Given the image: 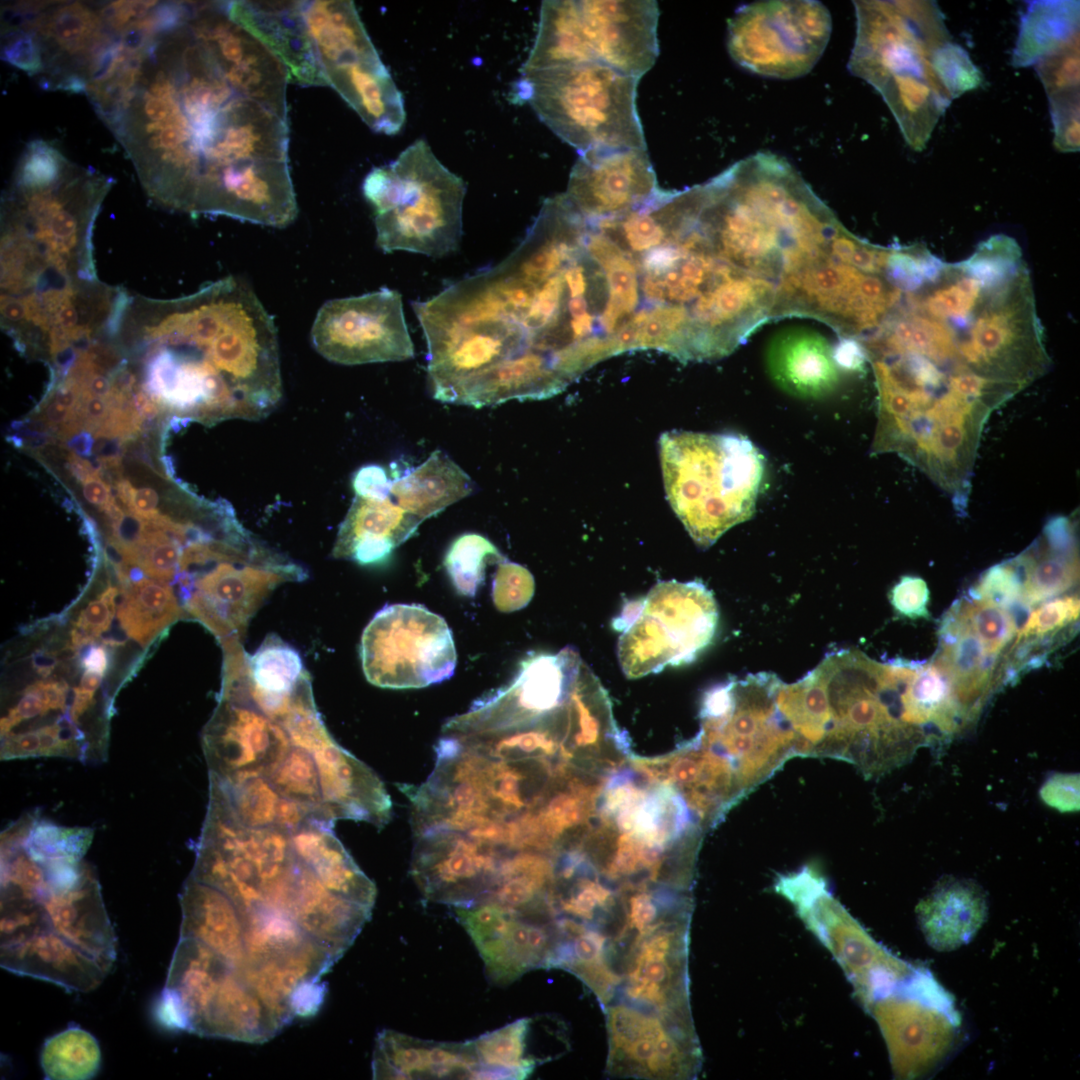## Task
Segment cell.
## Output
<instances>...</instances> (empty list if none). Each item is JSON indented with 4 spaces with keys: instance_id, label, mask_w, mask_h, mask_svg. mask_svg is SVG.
Listing matches in <instances>:
<instances>
[{
    "instance_id": "6da1fadb",
    "label": "cell",
    "mask_w": 1080,
    "mask_h": 1080,
    "mask_svg": "<svg viewBox=\"0 0 1080 1080\" xmlns=\"http://www.w3.org/2000/svg\"><path fill=\"white\" fill-rule=\"evenodd\" d=\"M288 81L229 1L161 2L153 28L120 38L83 93L153 204L282 228L298 214Z\"/></svg>"
},
{
    "instance_id": "7a4b0ae2",
    "label": "cell",
    "mask_w": 1080,
    "mask_h": 1080,
    "mask_svg": "<svg viewBox=\"0 0 1080 1080\" xmlns=\"http://www.w3.org/2000/svg\"><path fill=\"white\" fill-rule=\"evenodd\" d=\"M575 220L564 194L547 198L506 258L412 303L432 384L475 380L501 404L553 397L590 369L571 310Z\"/></svg>"
},
{
    "instance_id": "3957f363",
    "label": "cell",
    "mask_w": 1080,
    "mask_h": 1080,
    "mask_svg": "<svg viewBox=\"0 0 1080 1080\" xmlns=\"http://www.w3.org/2000/svg\"><path fill=\"white\" fill-rule=\"evenodd\" d=\"M115 339L132 389L187 421L260 420L282 398L274 320L240 278L172 299L129 294Z\"/></svg>"
},
{
    "instance_id": "277c9868",
    "label": "cell",
    "mask_w": 1080,
    "mask_h": 1080,
    "mask_svg": "<svg viewBox=\"0 0 1080 1080\" xmlns=\"http://www.w3.org/2000/svg\"><path fill=\"white\" fill-rule=\"evenodd\" d=\"M84 855L18 828L2 832V968L80 992L109 974L116 937Z\"/></svg>"
},
{
    "instance_id": "5b68a950",
    "label": "cell",
    "mask_w": 1080,
    "mask_h": 1080,
    "mask_svg": "<svg viewBox=\"0 0 1080 1080\" xmlns=\"http://www.w3.org/2000/svg\"><path fill=\"white\" fill-rule=\"evenodd\" d=\"M114 180L46 140L23 150L1 198V299L55 303L93 294V232Z\"/></svg>"
},
{
    "instance_id": "8992f818",
    "label": "cell",
    "mask_w": 1080,
    "mask_h": 1080,
    "mask_svg": "<svg viewBox=\"0 0 1080 1080\" xmlns=\"http://www.w3.org/2000/svg\"><path fill=\"white\" fill-rule=\"evenodd\" d=\"M916 666L876 662L855 649L828 652L812 670L823 692L815 757L843 760L866 778L905 764L926 736L907 718L904 693Z\"/></svg>"
},
{
    "instance_id": "52a82bcc",
    "label": "cell",
    "mask_w": 1080,
    "mask_h": 1080,
    "mask_svg": "<svg viewBox=\"0 0 1080 1080\" xmlns=\"http://www.w3.org/2000/svg\"><path fill=\"white\" fill-rule=\"evenodd\" d=\"M659 454L666 498L696 544L707 548L751 518L765 460L747 437L667 431Z\"/></svg>"
},
{
    "instance_id": "ba28073f",
    "label": "cell",
    "mask_w": 1080,
    "mask_h": 1080,
    "mask_svg": "<svg viewBox=\"0 0 1080 1080\" xmlns=\"http://www.w3.org/2000/svg\"><path fill=\"white\" fill-rule=\"evenodd\" d=\"M362 191L374 209L376 244L384 252L442 257L459 247L466 184L425 140L373 168Z\"/></svg>"
},
{
    "instance_id": "9c48e42d",
    "label": "cell",
    "mask_w": 1080,
    "mask_h": 1080,
    "mask_svg": "<svg viewBox=\"0 0 1080 1080\" xmlns=\"http://www.w3.org/2000/svg\"><path fill=\"white\" fill-rule=\"evenodd\" d=\"M638 81L589 62L521 72L514 95L578 154L597 148H646L636 106Z\"/></svg>"
},
{
    "instance_id": "30bf717a",
    "label": "cell",
    "mask_w": 1080,
    "mask_h": 1080,
    "mask_svg": "<svg viewBox=\"0 0 1080 1080\" xmlns=\"http://www.w3.org/2000/svg\"><path fill=\"white\" fill-rule=\"evenodd\" d=\"M779 680L769 672L730 677L702 697L694 738L730 763L745 796L797 756L795 734L776 702Z\"/></svg>"
},
{
    "instance_id": "8fae6325",
    "label": "cell",
    "mask_w": 1080,
    "mask_h": 1080,
    "mask_svg": "<svg viewBox=\"0 0 1080 1080\" xmlns=\"http://www.w3.org/2000/svg\"><path fill=\"white\" fill-rule=\"evenodd\" d=\"M326 83L374 132L394 135L406 118L401 92L381 61L353 1H302Z\"/></svg>"
},
{
    "instance_id": "7c38bea8",
    "label": "cell",
    "mask_w": 1080,
    "mask_h": 1080,
    "mask_svg": "<svg viewBox=\"0 0 1080 1080\" xmlns=\"http://www.w3.org/2000/svg\"><path fill=\"white\" fill-rule=\"evenodd\" d=\"M714 595L701 581H660L627 601L612 626L620 631L617 656L630 679L693 662L716 633Z\"/></svg>"
},
{
    "instance_id": "4fadbf2b",
    "label": "cell",
    "mask_w": 1080,
    "mask_h": 1080,
    "mask_svg": "<svg viewBox=\"0 0 1080 1080\" xmlns=\"http://www.w3.org/2000/svg\"><path fill=\"white\" fill-rule=\"evenodd\" d=\"M831 16L818 1H760L729 20L727 47L744 69L770 78L804 76L830 39Z\"/></svg>"
},
{
    "instance_id": "5bb4252c",
    "label": "cell",
    "mask_w": 1080,
    "mask_h": 1080,
    "mask_svg": "<svg viewBox=\"0 0 1080 1080\" xmlns=\"http://www.w3.org/2000/svg\"><path fill=\"white\" fill-rule=\"evenodd\" d=\"M360 658L366 679L390 689L422 688L449 679L457 655L451 630L418 604H393L365 627Z\"/></svg>"
},
{
    "instance_id": "9a60e30c",
    "label": "cell",
    "mask_w": 1080,
    "mask_h": 1080,
    "mask_svg": "<svg viewBox=\"0 0 1080 1080\" xmlns=\"http://www.w3.org/2000/svg\"><path fill=\"white\" fill-rule=\"evenodd\" d=\"M857 32L848 68L878 92L914 76H934L930 57L950 41L931 1H854ZM936 78V77H935Z\"/></svg>"
},
{
    "instance_id": "2e32d148",
    "label": "cell",
    "mask_w": 1080,
    "mask_h": 1080,
    "mask_svg": "<svg viewBox=\"0 0 1080 1080\" xmlns=\"http://www.w3.org/2000/svg\"><path fill=\"white\" fill-rule=\"evenodd\" d=\"M5 26L33 37L42 62L38 79L43 88L73 93H83L119 35L108 27L100 4L78 1L13 5L5 12Z\"/></svg>"
},
{
    "instance_id": "e0dca14e",
    "label": "cell",
    "mask_w": 1080,
    "mask_h": 1080,
    "mask_svg": "<svg viewBox=\"0 0 1080 1080\" xmlns=\"http://www.w3.org/2000/svg\"><path fill=\"white\" fill-rule=\"evenodd\" d=\"M311 340L320 355L342 365L414 356L401 294L389 288L325 302L313 322Z\"/></svg>"
},
{
    "instance_id": "ac0fdd59",
    "label": "cell",
    "mask_w": 1080,
    "mask_h": 1080,
    "mask_svg": "<svg viewBox=\"0 0 1080 1080\" xmlns=\"http://www.w3.org/2000/svg\"><path fill=\"white\" fill-rule=\"evenodd\" d=\"M607 1071L637 1079H691L701 1066V1050L685 1020L629 1004L606 1006Z\"/></svg>"
},
{
    "instance_id": "d6986e66",
    "label": "cell",
    "mask_w": 1080,
    "mask_h": 1080,
    "mask_svg": "<svg viewBox=\"0 0 1080 1080\" xmlns=\"http://www.w3.org/2000/svg\"><path fill=\"white\" fill-rule=\"evenodd\" d=\"M774 890L795 908L805 926L831 952L863 998L877 977L893 974L895 963L864 933L813 867L780 875Z\"/></svg>"
},
{
    "instance_id": "ffe728a7",
    "label": "cell",
    "mask_w": 1080,
    "mask_h": 1080,
    "mask_svg": "<svg viewBox=\"0 0 1080 1080\" xmlns=\"http://www.w3.org/2000/svg\"><path fill=\"white\" fill-rule=\"evenodd\" d=\"M415 836L411 873L426 899L467 908L488 897L506 851L456 831Z\"/></svg>"
},
{
    "instance_id": "44dd1931",
    "label": "cell",
    "mask_w": 1080,
    "mask_h": 1080,
    "mask_svg": "<svg viewBox=\"0 0 1080 1080\" xmlns=\"http://www.w3.org/2000/svg\"><path fill=\"white\" fill-rule=\"evenodd\" d=\"M474 941L490 980L507 984L534 968H547L554 944L553 922L538 920L491 901L455 908Z\"/></svg>"
},
{
    "instance_id": "7402d4cb",
    "label": "cell",
    "mask_w": 1080,
    "mask_h": 1080,
    "mask_svg": "<svg viewBox=\"0 0 1080 1080\" xmlns=\"http://www.w3.org/2000/svg\"><path fill=\"white\" fill-rule=\"evenodd\" d=\"M660 188L646 148H597L579 153L565 195L588 220L622 215Z\"/></svg>"
},
{
    "instance_id": "603a6c76",
    "label": "cell",
    "mask_w": 1080,
    "mask_h": 1080,
    "mask_svg": "<svg viewBox=\"0 0 1080 1080\" xmlns=\"http://www.w3.org/2000/svg\"><path fill=\"white\" fill-rule=\"evenodd\" d=\"M583 30L596 62L641 78L658 53V4L652 0L578 1Z\"/></svg>"
},
{
    "instance_id": "cb8c5ba5",
    "label": "cell",
    "mask_w": 1080,
    "mask_h": 1080,
    "mask_svg": "<svg viewBox=\"0 0 1080 1080\" xmlns=\"http://www.w3.org/2000/svg\"><path fill=\"white\" fill-rule=\"evenodd\" d=\"M230 16L286 68L289 81L326 86L318 67L302 1H229Z\"/></svg>"
},
{
    "instance_id": "d4e9b609",
    "label": "cell",
    "mask_w": 1080,
    "mask_h": 1080,
    "mask_svg": "<svg viewBox=\"0 0 1080 1080\" xmlns=\"http://www.w3.org/2000/svg\"><path fill=\"white\" fill-rule=\"evenodd\" d=\"M765 363L772 381L795 397H825L839 383L834 347L807 328L791 327L776 333L767 345Z\"/></svg>"
},
{
    "instance_id": "484cf974",
    "label": "cell",
    "mask_w": 1080,
    "mask_h": 1080,
    "mask_svg": "<svg viewBox=\"0 0 1080 1080\" xmlns=\"http://www.w3.org/2000/svg\"><path fill=\"white\" fill-rule=\"evenodd\" d=\"M372 1069L376 1079L481 1078L470 1041H427L388 1029L377 1036Z\"/></svg>"
},
{
    "instance_id": "4316f807",
    "label": "cell",
    "mask_w": 1080,
    "mask_h": 1080,
    "mask_svg": "<svg viewBox=\"0 0 1080 1080\" xmlns=\"http://www.w3.org/2000/svg\"><path fill=\"white\" fill-rule=\"evenodd\" d=\"M421 522L391 497L355 496L339 527L332 554L360 565L380 563L408 540Z\"/></svg>"
},
{
    "instance_id": "83f0119b",
    "label": "cell",
    "mask_w": 1080,
    "mask_h": 1080,
    "mask_svg": "<svg viewBox=\"0 0 1080 1080\" xmlns=\"http://www.w3.org/2000/svg\"><path fill=\"white\" fill-rule=\"evenodd\" d=\"M917 918L927 943L938 951L967 944L985 922L987 899L972 880L946 877L917 906Z\"/></svg>"
},
{
    "instance_id": "f1b7e54d",
    "label": "cell",
    "mask_w": 1080,
    "mask_h": 1080,
    "mask_svg": "<svg viewBox=\"0 0 1080 1080\" xmlns=\"http://www.w3.org/2000/svg\"><path fill=\"white\" fill-rule=\"evenodd\" d=\"M469 475L442 450H434L419 466L391 480L390 495L421 521L473 492Z\"/></svg>"
},
{
    "instance_id": "f546056e",
    "label": "cell",
    "mask_w": 1080,
    "mask_h": 1080,
    "mask_svg": "<svg viewBox=\"0 0 1080 1080\" xmlns=\"http://www.w3.org/2000/svg\"><path fill=\"white\" fill-rule=\"evenodd\" d=\"M596 62L583 30L578 1L542 2L535 42L521 72Z\"/></svg>"
},
{
    "instance_id": "4dcf8cb0",
    "label": "cell",
    "mask_w": 1080,
    "mask_h": 1080,
    "mask_svg": "<svg viewBox=\"0 0 1080 1080\" xmlns=\"http://www.w3.org/2000/svg\"><path fill=\"white\" fill-rule=\"evenodd\" d=\"M1078 36V1H1033L1021 18L1012 63L1036 64Z\"/></svg>"
},
{
    "instance_id": "1f68e13d",
    "label": "cell",
    "mask_w": 1080,
    "mask_h": 1080,
    "mask_svg": "<svg viewBox=\"0 0 1080 1080\" xmlns=\"http://www.w3.org/2000/svg\"><path fill=\"white\" fill-rule=\"evenodd\" d=\"M118 620L130 638L147 645L166 627L183 616L170 585L141 578L123 585Z\"/></svg>"
},
{
    "instance_id": "d6a6232c",
    "label": "cell",
    "mask_w": 1080,
    "mask_h": 1080,
    "mask_svg": "<svg viewBox=\"0 0 1080 1080\" xmlns=\"http://www.w3.org/2000/svg\"><path fill=\"white\" fill-rule=\"evenodd\" d=\"M531 1025V1019H520L470 1040L481 1079H523L542 1063L528 1052Z\"/></svg>"
},
{
    "instance_id": "836d02e7",
    "label": "cell",
    "mask_w": 1080,
    "mask_h": 1080,
    "mask_svg": "<svg viewBox=\"0 0 1080 1080\" xmlns=\"http://www.w3.org/2000/svg\"><path fill=\"white\" fill-rule=\"evenodd\" d=\"M40 1063L46 1079H90L100 1068V1047L88 1031L69 1027L45 1041Z\"/></svg>"
},
{
    "instance_id": "e575fe53",
    "label": "cell",
    "mask_w": 1080,
    "mask_h": 1080,
    "mask_svg": "<svg viewBox=\"0 0 1080 1080\" xmlns=\"http://www.w3.org/2000/svg\"><path fill=\"white\" fill-rule=\"evenodd\" d=\"M504 559L489 539L480 534L465 533L449 546L444 566L457 592L473 597L484 580L487 564Z\"/></svg>"
},
{
    "instance_id": "d590c367",
    "label": "cell",
    "mask_w": 1080,
    "mask_h": 1080,
    "mask_svg": "<svg viewBox=\"0 0 1080 1080\" xmlns=\"http://www.w3.org/2000/svg\"><path fill=\"white\" fill-rule=\"evenodd\" d=\"M955 607L992 656L997 655L1015 633L1017 623L1012 613L1002 606L973 596L971 601L959 602Z\"/></svg>"
},
{
    "instance_id": "8d00e7d4",
    "label": "cell",
    "mask_w": 1080,
    "mask_h": 1080,
    "mask_svg": "<svg viewBox=\"0 0 1080 1080\" xmlns=\"http://www.w3.org/2000/svg\"><path fill=\"white\" fill-rule=\"evenodd\" d=\"M930 66L951 100L977 88L982 81L980 70L973 64L967 52L950 41L933 51Z\"/></svg>"
},
{
    "instance_id": "74e56055",
    "label": "cell",
    "mask_w": 1080,
    "mask_h": 1080,
    "mask_svg": "<svg viewBox=\"0 0 1080 1080\" xmlns=\"http://www.w3.org/2000/svg\"><path fill=\"white\" fill-rule=\"evenodd\" d=\"M1049 99L1079 94V36L1037 63Z\"/></svg>"
},
{
    "instance_id": "f35d334b",
    "label": "cell",
    "mask_w": 1080,
    "mask_h": 1080,
    "mask_svg": "<svg viewBox=\"0 0 1080 1080\" xmlns=\"http://www.w3.org/2000/svg\"><path fill=\"white\" fill-rule=\"evenodd\" d=\"M534 590L535 581L527 568L506 558L497 563L492 599L499 611L513 612L524 608L532 599Z\"/></svg>"
},
{
    "instance_id": "ab89813d",
    "label": "cell",
    "mask_w": 1080,
    "mask_h": 1080,
    "mask_svg": "<svg viewBox=\"0 0 1080 1080\" xmlns=\"http://www.w3.org/2000/svg\"><path fill=\"white\" fill-rule=\"evenodd\" d=\"M117 595V588L109 586L80 613L71 634L74 647L86 645L108 630L116 613Z\"/></svg>"
},
{
    "instance_id": "60d3db41",
    "label": "cell",
    "mask_w": 1080,
    "mask_h": 1080,
    "mask_svg": "<svg viewBox=\"0 0 1080 1080\" xmlns=\"http://www.w3.org/2000/svg\"><path fill=\"white\" fill-rule=\"evenodd\" d=\"M1021 590V574L1014 560H1010L988 569L974 588L973 596L1009 609L1021 598Z\"/></svg>"
},
{
    "instance_id": "b9f144b4",
    "label": "cell",
    "mask_w": 1080,
    "mask_h": 1080,
    "mask_svg": "<svg viewBox=\"0 0 1080 1080\" xmlns=\"http://www.w3.org/2000/svg\"><path fill=\"white\" fill-rule=\"evenodd\" d=\"M1078 615L1079 600L1074 596L1048 601L1028 615L1019 638L1053 632L1076 620Z\"/></svg>"
},
{
    "instance_id": "7bdbcfd3",
    "label": "cell",
    "mask_w": 1080,
    "mask_h": 1080,
    "mask_svg": "<svg viewBox=\"0 0 1080 1080\" xmlns=\"http://www.w3.org/2000/svg\"><path fill=\"white\" fill-rule=\"evenodd\" d=\"M1054 125V144L1064 152L1079 148V94L1049 99Z\"/></svg>"
},
{
    "instance_id": "ee69618b",
    "label": "cell",
    "mask_w": 1080,
    "mask_h": 1080,
    "mask_svg": "<svg viewBox=\"0 0 1080 1080\" xmlns=\"http://www.w3.org/2000/svg\"><path fill=\"white\" fill-rule=\"evenodd\" d=\"M929 589L926 582L917 576H904L892 588L890 602L902 616L916 619L928 618L927 604Z\"/></svg>"
},
{
    "instance_id": "f6af8a7d",
    "label": "cell",
    "mask_w": 1080,
    "mask_h": 1080,
    "mask_svg": "<svg viewBox=\"0 0 1080 1080\" xmlns=\"http://www.w3.org/2000/svg\"><path fill=\"white\" fill-rule=\"evenodd\" d=\"M1079 774L1056 773L1042 785L1039 794L1042 801L1060 812L1079 810Z\"/></svg>"
},
{
    "instance_id": "bcb514c9",
    "label": "cell",
    "mask_w": 1080,
    "mask_h": 1080,
    "mask_svg": "<svg viewBox=\"0 0 1080 1080\" xmlns=\"http://www.w3.org/2000/svg\"><path fill=\"white\" fill-rule=\"evenodd\" d=\"M352 486L356 496L384 499L390 497L391 479L383 467L369 464L355 472Z\"/></svg>"
},
{
    "instance_id": "7dc6e473",
    "label": "cell",
    "mask_w": 1080,
    "mask_h": 1080,
    "mask_svg": "<svg viewBox=\"0 0 1080 1080\" xmlns=\"http://www.w3.org/2000/svg\"><path fill=\"white\" fill-rule=\"evenodd\" d=\"M80 483L86 500L105 512L110 518L121 510L115 503L109 485L101 478V471L86 476Z\"/></svg>"
},
{
    "instance_id": "c3c4849f",
    "label": "cell",
    "mask_w": 1080,
    "mask_h": 1080,
    "mask_svg": "<svg viewBox=\"0 0 1080 1080\" xmlns=\"http://www.w3.org/2000/svg\"><path fill=\"white\" fill-rule=\"evenodd\" d=\"M23 692H31L39 697L44 707V715L51 710L65 711L69 694L64 682L41 680L29 685Z\"/></svg>"
},
{
    "instance_id": "681fc988",
    "label": "cell",
    "mask_w": 1080,
    "mask_h": 1080,
    "mask_svg": "<svg viewBox=\"0 0 1080 1080\" xmlns=\"http://www.w3.org/2000/svg\"><path fill=\"white\" fill-rule=\"evenodd\" d=\"M158 494L150 487H142L139 489H133L131 498L126 506L129 512L145 519L152 521L157 519L161 513L157 509Z\"/></svg>"
},
{
    "instance_id": "f907efd6",
    "label": "cell",
    "mask_w": 1080,
    "mask_h": 1080,
    "mask_svg": "<svg viewBox=\"0 0 1080 1080\" xmlns=\"http://www.w3.org/2000/svg\"><path fill=\"white\" fill-rule=\"evenodd\" d=\"M95 453L102 468L115 469L121 464L123 440L118 438H97Z\"/></svg>"
},
{
    "instance_id": "816d5d0a",
    "label": "cell",
    "mask_w": 1080,
    "mask_h": 1080,
    "mask_svg": "<svg viewBox=\"0 0 1080 1080\" xmlns=\"http://www.w3.org/2000/svg\"><path fill=\"white\" fill-rule=\"evenodd\" d=\"M85 670L104 675L108 668V654L104 647H92L83 659Z\"/></svg>"
},
{
    "instance_id": "f5cc1de1",
    "label": "cell",
    "mask_w": 1080,
    "mask_h": 1080,
    "mask_svg": "<svg viewBox=\"0 0 1080 1080\" xmlns=\"http://www.w3.org/2000/svg\"><path fill=\"white\" fill-rule=\"evenodd\" d=\"M67 446L72 453L80 457H89L93 452L92 433L82 430L67 441Z\"/></svg>"
},
{
    "instance_id": "db71d44e",
    "label": "cell",
    "mask_w": 1080,
    "mask_h": 1080,
    "mask_svg": "<svg viewBox=\"0 0 1080 1080\" xmlns=\"http://www.w3.org/2000/svg\"><path fill=\"white\" fill-rule=\"evenodd\" d=\"M34 665H35L38 673L42 674L43 676H46L54 668V666H55V658H54V656H51V655L46 654V653L37 654V656L34 657Z\"/></svg>"
}]
</instances>
